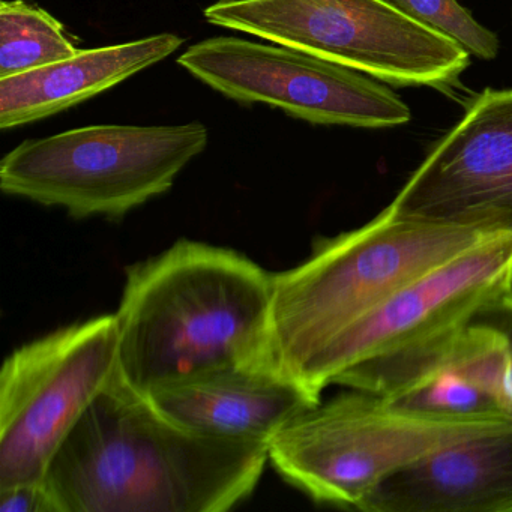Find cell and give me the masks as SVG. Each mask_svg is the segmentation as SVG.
Masks as SVG:
<instances>
[{"label": "cell", "mask_w": 512, "mask_h": 512, "mask_svg": "<svg viewBox=\"0 0 512 512\" xmlns=\"http://www.w3.org/2000/svg\"><path fill=\"white\" fill-rule=\"evenodd\" d=\"M268 443L205 436L164 416L121 374L44 476L59 512H224L247 499Z\"/></svg>", "instance_id": "1"}, {"label": "cell", "mask_w": 512, "mask_h": 512, "mask_svg": "<svg viewBox=\"0 0 512 512\" xmlns=\"http://www.w3.org/2000/svg\"><path fill=\"white\" fill-rule=\"evenodd\" d=\"M119 374L140 394L227 367L272 368V274L230 248L181 239L128 266Z\"/></svg>", "instance_id": "2"}, {"label": "cell", "mask_w": 512, "mask_h": 512, "mask_svg": "<svg viewBox=\"0 0 512 512\" xmlns=\"http://www.w3.org/2000/svg\"><path fill=\"white\" fill-rule=\"evenodd\" d=\"M493 235L403 220L385 208L358 229L319 239L301 265L272 274L269 343L275 374L296 383L341 332Z\"/></svg>", "instance_id": "3"}, {"label": "cell", "mask_w": 512, "mask_h": 512, "mask_svg": "<svg viewBox=\"0 0 512 512\" xmlns=\"http://www.w3.org/2000/svg\"><path fill=\"white\" fill-rule=\"evenodd\" d=\"M512 292V233H497L389 296L320 350L296 385L395 397L436 373L476 314Z\"/></svg>", "instance_id": "4"}, {"label": "cell", "mask_w": 512, "mask_h": 512, "mask_svg": "<svg viewBox=\"0 0 512 512\" xmlns=\"http://www.w3.org/2000/svg\"><path fill=\"white\" fill-rule=\"evenodd\" d=\"M307 407L268 445L269 463L314 502L359 509L392 473L485 434L511 430L508 416H448L356 391Z\"/></svg>", "instance_id": "5"}, {"label": "cell", "mask_w": 512, "mask_h": 512, "mask_svg": "<svg viewBox=\"0 0 512 512\" xmlns=\"http://www.w3.org/2000/svg\"><path fill=\"white\" fill-rule=\"evenodd\" d=\"M208 140L200 122L92 125L26 140L0 163V190L74 218L118 220L167 193Z\"/></svg>", "instance_id": "6"}, {"label": "cell", "mask_w": 512, "mask_h": 512, "mask_svg": "<svg viewBox=\"0 0 512 512\" xmlns=\"http://www.w3.org/2000/svg\"><path fill=\"white\" fill-rule=\"evenodd\" d=\"M211 25L367 74L386 85L451 92L470 65L457 41L389 0H244L206 8Z\"/></svg>", "instance_id": "7"}, {"label": "cell", "mask_w": 512, "mask_h": 512, "mask_svg": "<svg viewBox=\"0 0 512 512\" xmlns=\"http://www.w3.org/2000/svg\"><path fill=\"white\" fill-rule=\"evenodd\" d=\"M118 371L115 313L14 350L0 373V488L44 481L62 443Z\"/></svg>", "instance_id": "8"}, {"label": "cell", "mask_w": 512, "mask_h": 512, "mask_svg": "<svg viewBox=\"0 0 512 512\" xmlns=\"http://www.w3.org/2000/svg\"><path fill=\"white\" fill-rule=\"evenodd\" d=\"M178 64L236 103L266 104L310 124L392 128L412 119L409 106L373 77L280 44L209 38Z\"/></svg>", "instance_id": "9"}, {"label": "cell", "mask_w": 512, "mask_h": 512, "mask_svg": "<svg viewBox=\"0 0 512 512\" xmlns=\"http://www.w3.org/2000/svg\"><path fill=\"white\" fill-rule=\"evenodd\" d=\"M386 208L403 220L512 233V89H485Z\"/></svg>", "instance_id": "10"}, {"label": "cell", "mask_w": 512, "mask_h": 512, "mask_svg": "<svg viewBox=\"0 0 512 512\" xmlns=\"http://www.w3.org/2000/svg\"><path fill=\"white\" fill-rule=\"evenodd\" d=\"M362 512H512V428L445 446L380 482Z\"/></svg>", "instance_id": "11"}, {"label": "cell", "mask_w": 512, "mask_h": 512, "mask_svg": "<svg viewBox=\"0 0 512 512\" xmlns=\"http://www.w3.org/2000/svg\"><path fill=\"white\" fill-rule=\"evenodd\" d=\"M146 397L188 430L268 445L293 416L317 404L296 383L245 367L218 368L167 383Z\"/></svg>", "instance_id": "12"}, {"label": "cell", "mask_w": 512, "mask_h": 512, "mask_svg": "<svg viewBox=\"0 0 512 512\" xmlns=\"http://www.w3.org/2000/svg\"><path fill=\"white\" fill-rule=\"evenodd\" d=\"M175 34L80 50L28 73L0 79V128L22 127L79 106L181 49Z\"/></svg>", "instance_id": "13"}, {"label": "cell", "mask_w": 512, "mask_h": 512, "mask_svg": "<svg viewBox=\"0 0 512 512\" xmlns=\"http://www.w3.org/2000/svg\"><path fill=\"white\" fill-rule=\"evenodd\" d=\"M73 38L47 11L25 0L0 4V79L77 55Z\"/></svg>", "instance_id": "14"}, {"label": "cell", "mask_w": 512, "mask_h": 512, "mask_svg": "<svg viewBox=\"0 0 512 512\" xmlns=\"http://www.w3.org/2000/svg\"><path fill=\"white\" fill-rule=\"evenodd\" d=\"M386 398L397 406L437 415L508 416L493 397L445 367L413 388Z\"/></svg>", "instance_id": "15"}, {"label": "cell", "mask_w": 512, "mask_h": 512, "mask_svg": "<svg viewBox=\"0 0 512 512\" xmlns=\"http://www.w3.org/2000/svg\"><path fill=\"white\" fill-rule=\"evenodd\" d=\"M416 22L457 41L467 53L493 61L499 55V37L473 19L457 0H389Z\"/></svg>", "instance_id": "16"}, {"label": "cell", "mask_w": 512, "mask_h": 512, "mask_svg": "<svg viewBox=\"0 0 512 512\" xmlns=\"http://www.w3.org/2000/svg\"><path fill=\"white\" fill-rule=\"evenodd\" d=\"M0 512H59L44 481L0 488Z\"/></svg>", "instance_id": "17"}, {"label": "cell", "mask_w": 512, "mask_h": 512, "mask_svg": "<svg viewBox=\"0 0 512 512\" xmlns=\"http://www.w3.org/2000/svg\"><path fill=\"white\" fill-rule=\"evenodd\" d=\"M475 323L490 326L499 331L508 341L509 347V407L508 415L512 418V292L500 296L491 304L485 305L476 314Z\"/></svg>", "instance_id": "18"}, {"label": "cell", "mask_w": 512, "mask_h": 512, "mask_svg": "<svg viewBox=\"0 0 512 512\" xmlns=\"http://www.w3.org/2000/svg\"><path fill=\"white\" fill-rule=\"evenodd\" d=\"M221 4H233V2H244V0H220Z\"/></svg>", "instance_id": "19"}]
</instances>
